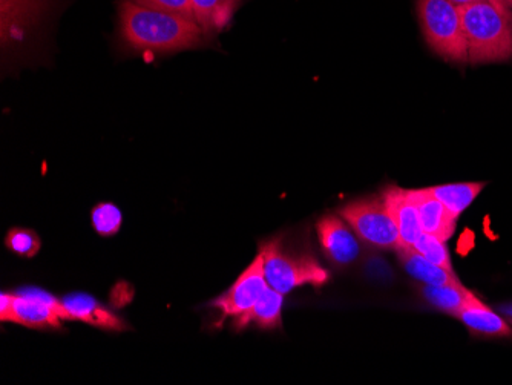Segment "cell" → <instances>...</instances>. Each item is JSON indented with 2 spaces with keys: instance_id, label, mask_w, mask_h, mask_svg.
<instances>
[{
  "instance_id": "2",
  "label": "cell",
  "mask_w": 512,
  "mask_h": 385,
  "mask_svg": "<svg viewBox=\"0 0 512 385\" xmlns=\"http://www.w3.org/2000/svg\"><path fill=\"white\" fill-rule=\"evenodd\" d=\"M467 37L468 62H506L512 59V14L491 2L459 7Z\"/></svg>"
},
{
  "instance_id": "7",
  "label": "cell",
  "mask_w": 512,
  "mask_h": 385,
  "mask_svg": "<svg viewBox=\"0 0 512 385\" xmlns=\"http://www.w3.org/2000/svg\"><path fill=\"white\" fill-rule=\"evenodd\" d=\"M267 289L269 284L264 274V258L260 254L235 281L234 286L212 303V307L220 310L223 318H240L255 307Z\"/></svg>"
},
{
  "instance_id": "19",
  "label": "cell",
  "mask_w": 512,
  "mask_h": 385,
  "mask_svg": "<svg viewBox=\"0 0 512 385\" xmlns=\"http://www.w3.org/2000/svg\"><path fill=\"white\" fill-rule=\"evenodd\" d=\"M413 249H416L422 257L427 258L431 263L454 272L450 252H448L447 246H445V241L424 232L419 237V240L416 241V244H414Z\"/></svg>"
},
{
  "instance_id": "16",
  "label": "cell",
  "mask_w": 512,
  "mask_h": 385,
  "mask_svg": "<svg viewBox=\"0 0 512 385\" xmlns=\"http://www.w3.org/2000/svg\"><path fill=\"white\" fill-rule=\"evenodd\" d=\"M421 293L424 300L430 303L434 309L448 313L451 316H457V313L462 310V307L474 295L462 283L442 284V286H428V284H424L421 287Z\"/></svg>"
},
{
  "instance_id": "18",
  "label": "cell",
  "mask_w": 512,
  "mask_h": 385,
  "mask_svg": "<svg viewBox=\"0 0 512 385\" xmlns=\"http://www.w3.org/2000/svg\"><path fill=\"white\" fill-rule=\"evenodd\" d=\"M92 228L102 237H114L122 229L123 215L112 203H100L92 209Z\"/></svg>"
},
{
  "instance_id": "23",
  "label": "cell",
  "mask_w": 512,
  "mask_h": 385,
  "mask_svg": "<svg viewBox=\"0 0 512 385\" xmlns=\"http://www.w3.org/2000/svg\"><path fill=\"white\" fill-rule=\"evenodd\" d=\"M499 310L503 318H505L509 324H512V303L500 304Z\"/></svg>"
},
{
  "instance_id": "10",
  "label": "cell",
  "mask_w": 512,
  "mask_h": 385,
  "mask_svg": "<svg viewBox=\"0 0 512 385\" xmlns=\"http://www.w3.org/2000/svg\"><path fill=\"white\" fill-rule=\"evenodd\" d=\"M62 306L65 310L66 321H80L89 326L99 327L111 332H123L128 329L123 320L111 310L89 297V295H68L63 298Z\"/></svg>"
},
{
  "instance_id": "9",
  "label": "cell",
  "mask_w": 512,
  "mask_h": 385,
  "mask_svg": "<svg viewBox=\"0 0 512 385\" xmlns=\"http://www.w3.org/2000/svg\"><path fill=\"white\" fill-rule=\"evenodd\" d=\"M382 198H384L388 212L398 228L402 247H413L424 231H422L421 220H419L416 205L411 198L410 189L391 186V188L385 189Z\"/></svg>"
},
{
  "instance_id": "20",
  "label": "cell",
  "mask_w": 512,
  "mask_h": 385,
  "mask_svg": "<svg viewBox=\"0 0 512 385\" xmlns=\"http://www.w3.org/2000/svg\"><path fill=\"white\" fill-rule=\"evenodd\" d=\"M5 244L13 254L23 258H33L40 251V238L36 232L28 229H13L8 232Z\"/></svg>"
},
{
  "instance_id": "24",
  "label": "cell",
  "mask_w": 512,
  "mask_h": 385,
  "mask_svg": "<svg viewBox=\"0 0 512 385\" xmlns=\"http://www.w3.org/2000/svg\"><path fill=\"white\" fill-rule=\"evenodd\" d=\"M500 4L505 5L509 11L512 13V0H499Z\"/></svg>"
},
{
  "instance_id": "1",
  "label": "cell",
  "mask_w": 512,
  "mask_h": 385,
  "mask_svg": "<svg viewBox=\"0 0 512 385\" xmlns=\"http://www.w3.org/2000/svg\"><path fill=\"white\" fill-rule=\"evenodd\" d=\"M120 33L135 51L177 53L200 45L204 31L195 20L125 0L119 7Z\"/></svg>"
},
{
  "instance_id": "11",
  "label": "cell",
  "mask_w": 512,
  "mask_h": 385,
  "mask_svg": "<svg viewBox=\"0 0 512 385\" xmlns=\"http://www.w3.org/2000/svg\"><path fill=\"white\" fill-rule=\"evenodd\" d=\"M410 195L416 205L422 231L442 241L450 240L456 231L457 218L428 189H410Z\"/></svg>"
},
{
  "instance_id": "4",
  "label": "cell",
  "mask_w": 512,
  "mask_h": 385,
  "mask_svg": "<svg viewBox=\"0 0 512 385\" xmlns=\"http://www.w3.org/2000/svg\"><path fill=\"white\" fill-rule=\"evenodd\" d=\"M417 16L428 47L448 62L467 63L468 45L459 7L448 0H417Z\"/></svg>"
},
{
  "instance_id": "21",
  "label": "cell",
  "mask_w": 512,
  "mask_h": 385,
  "mask_svg": "<svg viewBox=\"0 0 512 385\" xmlns=\"http://www.w3.org/2000/svg\"><path fill=\"white\" fill-rule=\"evenodd\" d=\"M143 7L154 8V10L166 11V13L178 14L195 20L192 0H134ZM197 22V20H195Z\"/></svg>"
},
{
  "instance_id": "13",
  "label": "cell",
  "mask_w": 512,
  "mask_h": 385,
  "mask_svg": "<svg viewBox=\"0 0 512 385\" xmlns=\"http://www.w3.org/2000/svg\"><path fill=\"white\" fill-rule=\"evenodd\" d=\"M399 261L402 267L414 280L421 281L428 286H442V284L460 283L454 272L445 270L444 267L431 263L427 258L422 257L413 247H402L399 249Z\"/></svg>"
},
{
  "instance_id": "6",
  "label": "cell",
  "mask_w": 512,
  "mask_h": 385,
  "mask_svg": "<svg viewBox=\"0 0 512 385\" xmlns=\"http://www.w3.org/2000/svg\"><path fill=\"white\" fill-rule=\"evenodd\" d=\"M22 324L31 329H57L66 321L62 301L39 289L13 295V304L4 323Z\"/></svg>"
},
{
  "instance_id": "15",
  "label": "cell",
  "mask_w": 512,
  "mask_h": 385,
  "mask_svg": "<svg viewBox=\"0 0 512 385\" xmlns=\"http://www.w3.org/2000/svg\"><path fill=\"white\" fill-rule=\"evenodd\" d=\"M483 188L485 183H451V185L433 186L428 188V191L447 208L453 217L459 218L473 205Z\"/></svg>"
},
{
  "instance_id": "3",
  "label": "cell",
  "mask_w": 512,
  "mask_h": 385,
  "mask_svg": "<svg viewBox=\"0 0 512 385\" xmlns=\"http://www.w3.org/2000/svg\"><path fill=\"white\" fill-rule=\"evenodd\" d=\"M264 258L267 284L278 292L287 293L302 286H324L330 275L312 254L290 251L281 238L267 241L260 252Z\"/></svg>"
},
{
  "instance_id": "12",
  "label": "cell",
  "mask_w": 512,
  "mask_h": 385,
  "mask_svg": "<svg viewBox=\"0 0 512 385\" xmlns=\"http://www.w3.org/2000/svg\"><path fill=\"white\" fill-rule=\"evenodd\" d=\"M457 320L467 327L473 335L486 338H511L512 329L502 313H496L486 306L476 295L462 307L456 316Z\"/></svg>"
},
{
  "instance_id": "17",
  "label": "cell",
  "mask_w": 512,
  "mask_h": 385,
  "mask_svg": "<svg viewBox=\"0 0 512 385\" xmlns=\"http://www.w3.org/2000/svg\"><path fill=\"white\" fill-rule=\"evenodd\" d=\"M237 0H192L195 20L204 33L221 30L232 17Z\"/></svg>"
},
{
  "instance_id": "8",
  "label": "cell",
  "mask_w": 512,
  "mask_h": 385,
  "mask_svg": "<svg viewBox=\"0 0 512 385\" xmlns=\"http://www.w3.org/2000/svg\"><path fill=\"white\" fill-rule=\"evenodd\" d=\"M322 251L336 266L355 263L361 254L358 238L347 224L335 215H325L316 224Z\"/></svg>"
},
{
  "instance_id": "14",
  "label": "cell",
  "mask_w": 512,
  "mask_h": 385,
  "mask_svg": "<svg viewBox=\"0 0 512 385\" xmlns=\"http://www.w3.org/2000/svg\"><path fill=\"white\" fill-rule=\"evenodd\" d=\"M283 306L284 293L269 287L250 312L237 318L238 329L246 327L250 323L260 326L261 329H275V327L281 326Z\"/></svg>"
},
{
  "instance_id": "5",
  "label": "cell",
  "mask_w": 512,
  "mask_h": 385,
  "mask_svg": "<svg viewBox=\"0 0 512 385\" xmlns=\"http://www.w3.org/2000/svg\"><path fill=\"white\" fill-rule=\"evenodd\" d=\"M339 215L368 246L384 251L402 249L398 228L388 212L384 198L352 201L341 208Z\"/></svg>"
},
{
  "instance_id": "22",
  "label": "cell",
  "mask_w": 512,
  "mask_h": 385,
  "mask_svg": "<svg viewBox=\"0 0 512 385\" xmlns=\"http://www.w3.org/2000/svg\"><path fill=\"white\" fill-rule=\"evenodd\" d=\"M448 2L456 5V7H468V5L477 4V2H491V4L497 5L502 10H508L505 5L500 4L499 0H448Z\"/></svg>"
}]
</instances>
